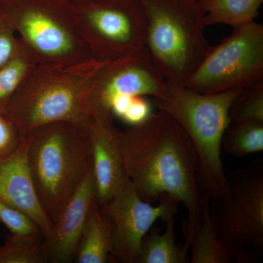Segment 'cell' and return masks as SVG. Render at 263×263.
I'll list each match as a JSON object with an SVG mask.
<instances>
[{
	"mask_svg": "<svg viewBox=\"0 0 263 263\" xmlns=\"http://www.w3.org/2000/svg\"><path fill=\"white\" fill-rule=\"evenodd\" d=\"M116 140L127 179L143 201L168 195L186 208L183 233L190 247L202 212L198 160L190 138L174 118L159 110L125 130L117 128Z\"/></svg>",
	"mask_w": 263,
	"mask_h": 263,
	"instance_id": "6da1fadb",
	"label": "cell"
},
{
	"mask_svg": "<svg viewBox=\"0 0 263 263\" xmlns=\"http://www.w3.org/2000/svg\"><path fill=\"white\" fill-rule=\"evenodd\" d=\"M100 65L62 67L38 63L2 114L22 134L52 122L86 126L91 115V81Z\"/></svg>",
	"mask_w": 263,
	"mask_h": 263,
	"instance_id": "7a4b0ae2",
	"label": "cell"
},
{
	"mask_svg": "<svg viewBox=\"0 0 263 263\" xmlns=\"http://www.w3.org/2000/svg\"><path fill=\"white\" fill-rule=\"evenodd\" d=\"M25 133L36 193L53 224L92 163L89 132L86 126L57 122Z\"/></svg>",
	"mask_w": 263,
	"mask_h": 263,
	"instance_id": "3957f363",
	"label": "cell"
},
{
	"mask_svg": "<svg viewBox=\"0 0 263 263\" xmlns=\"http://www.w3.org/2000/svg\"><path fill=\"white\" fill-rule=\"evenodd\" d=\"M241 90L202 94L167 81L164 96L154 98L156 108L174 118L190 138L198 160L200 191L210 200L229 193L221 162V139L230 121V106Z\"/></svg>",
	"mask_w": 263,
	"mask_h": 263,
	"instance_id": "277c9868",
	"label": "cell"
},
{
	"mask_svg": "<svg viewBox=\"0 0 263 263\" xmlns=\"http://www.w3.org/2000/svg\"><path fill=\"white\" fill-rule=\"evenodd\" d=\"M147 18L146 48L167 82L186 86L206 56L205 15L199 0H139Z\"/></svg>",
	"mask_w": 263,
	"mask_h": 263,
	"instance_id": "5b68a950",
	"label": "cell"
},
{
	"mask_svg": "<svg viewBox=\"0 0 263 263\" xmlns=\"http://www.w3.org/2000/svg\"><path fill=\"white\" fill-rule=\"evenodd\" d=\"M0 19L39 63L76 67L97 62L81 37L74 5L67 0H0Z\"/></svg>",
	"mask_w": 263,
	"mask_h": 263,
	"instance_id": "8992f818",
	"label": "cell"
},
{
	"mask_svg": "<svg viewBox=\"0 0 263 263\" xmlns=\"http://www.w3.org/2000/svg\"><path fill=\"white\" fill-rule=\"evenodd\" d=\"M229 193L210 206L230 261L255 262L263 252V160L226 176Z\"/></svg>",
	"mask_w": 263,
	"mask_h": 263,
	"instance_id": "52a82bcc",
	"label": "cell"
},
{
	"mask_svg": "<svg viewBox=\"0 0 263 263\" xmlns=\"http://www.w3.org/2000/svg\"><path fill=\"white\" fill-rule=\"evenodd\" d=\"M73 5L81 37L95 62L114 61L146 47L147 18L139 0Z\"/></svg>",
	"mask_w": 263,
	"mask_h": 263,
	"instance_id": "ba28073f",
	"label": "cell"
},
{
	"mask_svg": "<svg viewBox=\"0 0 263 263\" xmlns=\"http://www.w3.org/2000/svg\"><path fill=\"white\" fill-rule=\"evenodd\" d=\"M263 82V26L255 21L233 27L211 46L186 86L202 94L243 89Z\"/></svg>",
	"mask_w": 263,
	"mask_h": 263,
	"instance_id": "9c48e42d",
	"label": "cell"
},
{
	"mask_svg": "<svg viewBox=\"0 0 263 263\" xmlns=\"http://www.w3.org/2000/svg\"><path fill=\"white\" fill-rule=\"evenodd\" d=\"M156 206L143 201L127 179L122 188L100 207L112 224V252L119 262L136 263L143 237L157 219L176 215L178 200L164 195Z\"/></svg>",
	"mask_w": 263,
	"mask_h": 263,
	"instance_id": "30bf717a",
	"label": "cell"
},
{
	"mask_svg": "<svg viewBox=\"0 0 263 263\" xmlns=\"http://www.w3.org/2000/svg\"><path fill=\"white\" fill-rule=\"evenodd\" d=\"M166 91L167 81L145 47L134 54L100 64L91 81V115L110 112V101L117 95L161 98Z\"/></svg>",
	"mask_w": 263,
	"mask_h": 263,
	"instance_id": "8fae6325",
	"label": "cell"
},
{
	"mask_svg": "<svg viewBox=\"0 0 263 263\" xmlns=\"http://www.w3.org/2000/svg\"><path fill=\"white\" fill-rule=\"evenodd\" d=\"M96 196L91 163L75 193L53 222L49 234L43 239L46 262L70 263L75 260Z\"/></svg>",
	"mask_w": 263,
	"mask_h": 263,
	"instance_id": "7c38bea8",
	"label": "cell"
},
{
	"mask_svg": "<svg viewBox=\"0 0 263 263\" xmlns=\"http://www.w3.org/2000/svg\"><path fill=\"white\" fill-rule=\"evenodd\" d=\"M86 128L92 149L97 202L102 206L122 188L128 179L118 148L117 127L112 122L111 113L99 111L93 114Z\"/></svg>",
	"mask_w": 263,
	"mask_h": 263,
	"instance_id": "4fadbf2b",
	"label": "cell"
},
{
	"mask_svg": "<svg viewBox=\"0 0 263 263\" xmlns=\"http://www.w3.org/2000/svg\"><path fill=\"white\" fill-rule=\"evenodd\" d=\"M27 151L28 139L24 133L16 149L0 159V200L29 216L46 238L53 223L38 199L29 167Z\"/></svg>",
	"mask_w": 263,
	"mask_h": 263,
	"instance_id": "5bb4252c",
	"label": "cell"
},
{
	"mask_svg": "<svg viewBox=\"0 0 263 263\" xmlns=\"http://www.w3.org/2000/svg\"><path fill=\"white\" fill-rule=\"evenodd\" d=\"M112 252V224L101 212L98 202L90 211L76 254L79 263H105Z\"/></svg>",
	"mask_w": 263,
	"mask_h": 263,
	"instance_id": "9a60e30c",
	"label": "cell"
},
{
	"mask_svg": "<svg viewBox=\"0 0 263 263\" xmlns=\"http://www.w3.org/2000/svg\"><path fill=\"white\" fill-rule=\"evenodd\" d=\"M175 216L166 219V228L162 234L157 228L143 237L136 263H187V245H177L175 235Z\"/></svg>",
	"mask_w": 263,
	"mask_h": 263,
	"instance_id": "2e32d148",
	"label": "cell"
},
{
	"mask_svg": "<svg viewBox=\"0 0 263 263\" xmlns=\"http://www.w3.org/2000/svg\"><path fill=\"white\" fill-rule=\"evenodd\" d=\"M201 220L191 247V263H230L229 254L221 243L210 209V199L202 195Z\"/></svg>",
	"mask_w": 263,
	"mask_h": 263,
	"instance_id": "e0dca14e",
	"label": "cell"
},
{
	"mask_svg": "<svg viewBox=\"0 0 263 263\" xmlns=\"http://www.w3.org/2000/svg\"><path fill=\"white\" fill-rule=\"evenodd\" d=\"M206 26L224 24L235 27L253 22L263 0H199Z\"/></svg>",
	"mask_w": 263,
	"mask_h": 263,
	"instance_id": "ac0fdd59",
	"label": "cell"
},
{
	"mask_svg": "<svg viewBox=\"0 0 263 263\" xmlns=\"http://www.w3.org/2000/svg\"><path fill=\"white\" fill-rule=\"evenodd\" d=\"M224 152L243 157L263 150V120H230L221 139Z\"/></svg>",
	"mask_w": 263,
	"mask_h": 263,
	"instance_id": "d6986e66",
	"label": "cell"
},
{
	"mask_svg": "<svg viewBox=\"0 0 263 263\" xmlns=\"http://www.w3.org/2000/svg\"><path fill=\"white\" fill-rule=\"evenodd\" d=\"M38 63L32 51L19 39L14 55L0 67V114Z\"/></svg>",
	"mask_w": 263,
	"mask_h": 263,
	"instance_id": "ffe728a7",
	"label": "cell"
},
{
	"mask_svg": "<svg viewBox=\"0 0 263 263\" xmlns=\"http://www.w3.org/2000/svg\"><path fill=\"white\" fill-rule=\"evenodd\" d=\"M43 236L11 234L0 247V263L46 262L43 252Z\"/></svg>",
	"mask_w": 263,
	"mask_h": 263,
	"instance_id": "44dd1931",
	"label": "cell"
},
{
	"mask_svg": "<svg viewBox=\"0 0 263 263\" xmlns=\"http://www.w3.org/2000/svg\"><path fill=\"white\" fill-rule=\"evenodd\" d=\"M230 120H263V82L243 89L229 110Z\"/></svg>",
	"mask_w": 263,
	"mask_h": 263,
	"instance_id": "7402d4cb",
	"label": "cell"
},
{
	"mask_svg": "<svg viewBox=\"0 0 263 263\" xmlns=\"http://www.w3.org/2000/svg\"><path fill=\"white\" fill-rule=\"evenodd\" d=\"M0 222L11 234L24 236H43L41 228L29 216L0 200ZM44 238V237H43Z\"/></svg>",
	"mask_w": 263,
	"mask_h": 263,
	"instance_id": "603a6c76",
	"label": "cell"
},
{
	"mask_svg": "<svg viewBox=\"0 0 263 263\" xmlns=\"http://www.w3.org/2000/svg\"><path fill=\"white\" fill-rule=\"evenodd\" d=\"M22 136L15 124L0 114V159L16 149Z\"/></svg>",
	"mask_w": 263,
	"mask_h": 263,
	"instance_id": "cb8c5ba5",
	"label": "cell"
},
{
	"mask_svg": "<svg viewBox=\"0 0 263 263\" xmlns=\"http://www.w3.org/2000/svg\"><path fill=\"white\" fill-rule=\"evenodd\" d=\"M152 113V106L144 97L133 96L129 106L121 119L134 126L146 120Z\"/></svg>",
	"mask_w": 263,
	"mask_h": 263,
	"instance_id": "d4e9b609",
	"label": "cell"
},
{
	"mask_svg": "<svg viewBox=\"0 0 263 263\" xmlns=\"http://www.w3.org/2000/svg\"><path fill=\"white\" fill-rule=\"evenodd\" d=\"M19 38L9 26L0 19V67L14 55Z\"/></svg>",
	"mask_w": 263,
	"mask_h": 263,
	"instance_id": "484cf974",
	"label": "cell"
},
{
	"mask_svg": "<svg viewBox=\"0 0 263 263\" xmlns=\"http://www.w3.org/2000/svg\"><path fill=\"white\" fill-rule=\"evenodd\" d=\"M72 4H83V3H90V2L97 1V0H67Z\"/></svg>",
	"mask_w": 263,
	"mask_h": 263,
	"instance_id": "4316f807",
	"label": "cell"
}]
</instances>
